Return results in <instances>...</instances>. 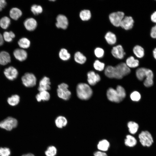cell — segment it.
<instances>
[{"instance_id": "cell-12", "label": "cell", "mask_w": 156, "mask_h": 156, "mask_svg": "<svg viewBox=\"0 0 156 156\" xmlns=\"http://www.w3.org/2000/svg\"><path fill=\"white\" fill-rule=\"evenodd\" d=\"M87 75L88 82V83L91 86H94L101 80L100 75L93 71L88 72Z\"/></svg>"}, {"instance_id": "cell-37", "label": "cell", "mask_w": 156, "mask_h": 156, "mask_svg": "<svg viewBox=\"0 0 156 156\" xmlns=\"http://www.w3.org/2000/svg\"><path fill=\"white\" fill-rule=\"evenodd\" d=\"M57 153V148L53 146H49L45 152L46 156H55Z\"/></svg>"}, {"instance_id": "cell-8", "label": "cell", "mask_w": 156, "mask_h": 156, "mask_svg": "<svg viewBox=\"0 0 156 156\" xmlns=\"http://www.w3.org/2000/svg\"><path fill=\"white\" fill-rule=\"evenodd\" d=\"M106 94L107 99L111 101L119 103L122 101L116 90L112 88L107 90Z\"/></svg>"}, {"instance_id": "cell-30", "label": "cell", "mask_w": 156, "mask_h": 156, "mask_svg": "<svg viewBox=\"0 0 156 156\" xmlns=\"http://www.w3.org/2000/svg\"><path fill=\"white\" fill-rule=\"evenodd\" d=\"M18 44L21 48L27 49L30 46V42L27 38H22L18 41Z\"/></svg>"}, {"instance_id": "cell-23", "label": "cell", "mask_w": 156, "mask_h": 156, "mask_svg": "<svg viewBox=\"0 0 156 156\" xmlns=\"http://www.w3.org/2000/svg\"><path fill=\"white\" fill-rule=\"evenodd\" d=\"M22 14L21 11L19 8L14 7L10 10L9 15L10 17L15 20H17Z\"/></svg>"}, {"instance_id": "cell-45", "label": "cell", "mask_w": 156, "mask_h": 156, "mask_svg": "<svg viewBox=\"0 0 156 156\" xmlns=\"http://www.w3.org/2000/svg\"><path fill=\"white\" fill-rule=\"evenodd\" d=\"M150 36L152 38L156 39V25L153 27L151 28Z\"/></svg>"}, {"instance_id": "cell-27", "label": "cell", "mask_w": 156, "mask_h": 156, "mask_svg": "<svg viewBox=\"0 0 156 156\" xmlns=\"http://www.w3.org/2000/svg\"><path fill=\"white\" fill-rule=\"evenodd\" d=\"M105 38L107 42L110 44H114L116 42V36L112 32H107L105 34Z\"/></svg>"}, {"instance_id": "cell-46", "label": "cell", "mask_w": 156, "mask_h": 156, "mask_svg": "<svg viewBox=\"0 0 156 156\" xmlns=\"http://www.w3.org/2000/svg\"><path fill=\"white\" fill-rule=\"evenodd\" d=\"M151 19L152 22L156 23V11L152 14L151 16Z\"/></svg>"}, {"instance_id": "cell-2", "label": "cell", "mask_w": 156, "mask_h": 156, "mask_svg": "<svg viewBox=\"0 0 156 156\" xmlns=\"http://www.w3.org/2000/svg\"><path fill=\"white\" fill-rule=\"evenodd\" d=\"M138 137L140 143L143 147H150L154 143L152 135L147 130L141 131L139 134Z\"/></svg>"}, {"instance_id": "cell-18", "label": "cell", "mask_w": 156, "mask_h": 156, "mask_svg": "<svg viewBox=\"0 0 156 156\" xmlns=\"http://www.w3.org/2000/svg\"><path fill=\"white\" fill-rule=\"evenodd\" d=\"M137 142L138 141L136 138L133 135L130 134L127 135L124 140V143L125 146L130 148L135 146Z\"/></svg>"}, {"instance_id": "cell-1", "label": "cell", "mask_w": 156, "mask_h": 156, "mask_svg": "<svg viewBox=\"0 0 156 156\" xmlns=\"http://www.w3.org/2000/svg\"><path fill=\"white\" fill-rule=\"evenodd\" d=\"M76 92L77 96L80 99L86 100L89 99L92 95V89L88 84L80 83L77 86Z\"/></svg>"}, {"instance_id": "cell-7", "label": "cell", "mask_w": 156, "mask_h": 156, "mask_svg": "<svg viewBox=\"0 0 156 156\" xmlns=\"http://www.w3.org/2000/svg\"><path fill=\"white\" fill-rule=\"evenodd\" d=\"M124 16L125 14L123 12L118 11L111 13L109 15V18L113 25L118 27L120 26V23Z\"/></svg>"}, {"instance_id": "cell-4", "label": "cell", "mask_w": 156, "mask_h": 156, "mask_svg": "<svg viewBox=\"0 0 156 156\" xmlns=\"http://www.w3.org/2000/svg\"><path fill=\"white\" fill-rule=\"evenodd\" d=\"M68 85L66 83H62L58 85L57 90L58 96L65 100H68L71 95V92L68 90Z\"/></svg>"}, {"instance_id": "cell-29", "label": "cell", "mask_w": 156, "mask_h": 156, "mask_svg": "<svg viewBox=\"0 0 156 156\" xmlns=\"http://www.w3.org/2000/svg\"><path fill=\"white\" fill-rule=\"evenodd\" d=\"M74 60L75 61L80 64H83L86 61V57L79 51L76 52L74 55Z\"/></svg>"}, {"instance_id": "cell-51", "label": "cell", "mask_w": 156, "mask_h": 156, "mask_svg": "<svg viewBox=\"0 0 156 156\" xmlns=\"http://www.w3.org/2000/svg\"><path fill=\"white\" fill-rule=\"evenodd\" d=\"M2 8L0 6V11H2Z\"/></svg>"}, {"instance_id": "cell-25", "label": "cell", "mask_w": 156, "mask_h": 156, "mask_svg": "<svg viewBox=\"0 0 156 156\" xmlns=\"http://www.w3.org/2000/svg\"><path fill=\"white\" fill-rule=\"evenodd\" d=\"M126 64L129 68H134L139 65V61L137 59H135L133 56L128 57L126 60Z\"/></svg>"}, {"instance_id": "cell-20", "label": "cell", "mask_w": 156, "mask_h": 156, "mask_svg": "<svg viewBox=\"0 0 156 156\" xmlns=\"http://www.w3.org/2000/svg\"><path fill=\"white\" fill-rule=\"evenodd\" d=\"M146 77V78L144 82V85L147 87H151L153 83V74L151 70L148 69Z\"/></svg>"}, {"instance_id": "cell-33", "label": "cell", "mask_w": 156, "mask_h": 156, "mask_svg": "<svg viewBox=\"0 0 156 156\" xmlns=\"http://www.w3.org/2000/svg\"><path fill=\"white\" fill-rule=\"evenodd\" d=\"M59 56L61 59L63 61H67L70 57V54L65 49H61L59 53Z\"/></svg>"}, {"instance_id": "cell-44", "label": "cell", "mask_w": 156, "mask_h": 156, "mask_svg": "<svg viewBox=\"0 0 156 156\" xmlns=\"http://www.w3.org/2000/svg\"><path fill=\"white\" fill-rule=\"evenodd\" d=\"M93 156H108L106 152L97 150L93 153Z\"/></svg>"}, {"instance_id": "cell-35", "label": "cell", "mask_w": 156, "mask_h": 156, "mask_svg": "<svg viewBox=\"0 0 156 156\" xmlns=\"http://www.w3.org/2000/svg\"><path fill=\"white\" fill-rule=\"evenodd\" d=\"M114 67L112 66H108L105 70V74L106 77L109 78H114Z\"/></svg>"}, {"instance_id": "cell-38", "label": "cell", "mask_w": 156, "mask_h": 156, "mask_svg": "<svg viewBox=\"0 0 156 156\" xmlns=\"http://www.w3.org/2000/svg\"><path fill=\"white\" fill-rule=\"evenodd\" d=\"M31 10L34 15H37L42 12L43 9L41 6L34 4L31 6Z\"/></svg>"}, {"instance_id": "cell-24", "label": "cell", "mask_w": 156, "mask_h": 156, "mask_svg": "<svg viewBox=\"0 0 156 156\" xmlns=\"http://www.w3.org/2000/svg\"><path fill=\"white\" fill-rule=\"evenodd\" d=\"M50 97L49 93L47 91L40 92L36 96V98L38 102L48 101Z\"/></svg>"}, {"instance_id": "cell-31", "label": "cell", "mask_w": 156, "mask_h": 156, "mask_svg": "<svg viewBox=\"0 0 156 156\" xmlns=\"http://www.w3.org/2000/svg\"><path fill=\"white\" fill-rule=\"evenodd\" d=\"M91 16L90 11L88 10H84L81 11L79 13V16L83 21L89 20Z\"/></svg>"}, {"instance_id": "cell-19", "label": "cell", "mask_w": 156, "mask_h": 156, "mask_svg": "<svg viewBox=\"0 0 156 156\" xmlns=\"http://www.w3.org/2000/svg\"><path fill=\"white\" fill-rule=\"evenodd\" d=\"M127 126L130 134L133 135L137 133L139 128V124L132 121H129L127 123Z\"/></svg>"}, {"instance_id": "cell-34", "label": "cell", "mask_w": 156, "mask_h": 156, "mask_svg": "<svg viewBox=\"0 0 156 156\" xmlns=\"http://www.w3.org/2000/svg\"><path fill=\"white\" fill-rule=\"evenodd\" d=\"M20 101V97L18 95L15 94L8 98L7 100L8 103L10 105L14 106L17 105Z\"/></svg>"}, {"instance_id": "cell-9", "label": "cell", "mask_w": 156, "mask_h": 156, "mask_svg": "<svg viewBox=\"0 0 156 156\" xmlns=\"http://www.w3.org/2000/svg\"><path fill=\"white\" fill-rule=\"evenodd\" d=\"M55 23L56 27L64 29H66L68 25V22L67 18L64 15L59 14L56 18Z\"/></svg>"}, {"instance_id": "cell-40", "label": "cell", "mask_w": 156, "mask_h": 156, "mask_svg": "<svg viewBox=\"0 0 156 156\" xmlns=\"http://www.w3.org/2000/svg\"><path fill=\"white\" fill-rule=\"evenodd\" d=\"M116 90L118 92L120 97L122 101L126 96V92L125 89L121 86L118 85L117 86Z\"/></svg>"}, {"instance_id": "cell-16", "label": "cell", "mask_w": 156, "mask_h": 156, "mask_svg": "<svg viewBox=\"0 0 156 156\" xmlns=\"http://www.w3.org/2000/svg\"><path fill=\"white\" fill-rule=\"evenodd\" d=\"M110 146L109 141L106 139H103L98 142L96 146L98 150L106 152L109 150Z\"/></svg>"}, {"instance_id": "cell-32", "label": "cell", "mask_w": 156, "mask_h": 156, "mask_svg": "<svg viewBox=\"0 0 156 156\" xmlns=\"http://www.w3.org/2000/svg\"><path fill=\"white\" fill-rule=\"evenodd\" d=\"M10 22L9 18L6 16H4L0 20V26L3 29H6L9 26Z\"/></svg>"}, {"instance_id": "cell-41", "label": "cell", "mask_w": 156, "mask_h": 156, "mask_svg": "<svg viewBox=\"0 0 156 156\" xmlns=\"http://www.w3.org/2000/svg\"><path fill=\"white\" fill-rule=\"evenodd\" d=\"M130 97L132 101H138L140 100L141 96L139 92L137 91H134L131 93Z\"/></svg>"}, {"instance_id": "cell-36", "label": "cell", "mask_w": 156, "mask_h": 156, "mask_svg": "<svg viewBox=\"0 0 156 156\" xmlns=\"http://www.w3.org/2000/svg\"><path fill=\"white\" fill-rule=\"evenodd\" d=\"M15 36V34L12 31H5L3 36V40L8 42H11Z\"/></svg>"}, {"instance_id": "cell-48", "label": "cell", "mask_w": 156, "mask_h": 156, "mask_svg": "<svg viewBox=\"0 0 156 156\" xmlns=\"http://www.w3.org/2000/svg\"><path fill=\"white\" fill-rule=\"evenodd\" d=\"M3 36L0 33V46H1L3 44Z\"/></svg>"}, {"instance_id": "cell-43", "label": "cell", "mask_w": 156, "mask_h": 156, "mask_svg": "<svg viewBox=\"0 0 156 156\" xmlns=\"http://www.w3.org/2000/svg\"><path fill=\"white\" fill-rule=\"evenodd\" d=\"M94 53L95 56L98 58H102L104 55V51L103 49L100 47L96 48L94 51Z\"/></svg>"}, {"instance_id": "cell-28", "label": "cell", "mask_w": 156, "mask_h": 156, "mask_svg": "<svg viewBox=\"0 0 156 156\" xmlns=\"http://www.w3.org/2000/svg\"><path fill=\"white\" fill-rule=\"evenodd\" d=\"M133 51L135 55L139 58H142L144 55V49L139 45H136L133 47Z\"/></svg>"}, {"instance_id": "cell-42", "label": "cell", "mask_w": 156, "mask_h": 156, "mask_svg": "<svg viewBox=\"0 0 156 156\" xmlns=\"http://www.w3.org/2000/svg\"><path fill=\"white\" fill-rule=\"evenodd\" d=\"M11 154L10 149L7 147L0 148V156H9Z\"/></svg>"}, {"instance_id": "cell-21", "label": "cell", "mask_w": 156, "mask_h": 156, "mask_svg": "<svg viewBox=\"0 0 156 156\" xmlns=\"http://www.w3.org/2000/svg\"><path fill=\"white\" fill-rule=\"evenodd\" d=\"M11 57L9 54L5 51L0 52V64L5 65L11 62Z\"/></svg>"}, {"instance_id": "cell-10", "label": "cell", "mask_w": 156, "mask_h": 156, "mask_svg": "<svg viewBox=\"0 0 156 156\" xmlns=\"http://www.w3.org/2000/svg\"><path fill=\"white\" fill-rule=\"evenodd\" d=\"M134 23V20L132 17L125 16L122 20L120 26L125 30H129L133 27Z\"/></svg>"}, {"instance_id": "cell-39", "label": "cell", "mask_w": 156, "mask_h": 156, "mask_svg": "<svg viewBox=\"0 0 156 156\" xmlns=\"http://www.w3.org/2000/svg\"><path fill=\"white\" fill-rule=\"evenodd\" d=\"M105 64L100 62L98 60H95L93 64V66L94 69L99 71L103 70L105 68Z\"/></svg>"}, {"instance_id": "cell-22", "label": "cell", "mask_w": 156, "mask_h": 156, "mask_svg": "<svg viewBox=\"0 0 156 156\" xmlns=\"http://www.w3.org/2000/svg\"><path fill=\"white\" fill-rule=\"evenodd\" d=\"M67 120L64 116H60L56 118L55 120V123L56 126L60 129L62 128L67 125Z\"/></svg>"}, {"instance_id": "cell-49", "label": "cell", "mask_w": 156, "mask_h": 156, "mask_svg": "<svg viewBox=\"0 0 156 156\" xmlns=\"http://www.w3.org/2000/svg\"><path fill=\"white\" fill-rule=\"evenodd\" d=\"M153 55L154 58L156 60V48H155L153 51Z\"/></svg>"}, {"instance_id": "cell-47", "label": "cell", "mask_w": 156, "mask_h": 156, "mask_svg": "<svg viewBox=\"0 0 156 156\" xmlns=\"http://www.w3.org/2000/svg\"><path fill=\"white\" fill-rule=\"evenodd\" d=\"M7 5V2L5 0H0V6L3 9Z\"/></svg>"}, {"instance_id": "cell-50", "label": "cell", "mask_w": 156, "mask_h": 156, "mask_svg": "<svg viewBox=\"0 0 156 156\" xmlns=\"http://www.w3.org/2000/svg\"><path fill=\"white\" fill-rule=\"evenodd\" d=\"M22 156H35L34 154L31 153H28L23 155Z\"/></svg>"}, {"instance_id": "cell-5", "label": "cell", "mask_w": 156, "mask_h": 156, "mask_svg": "<svg viewBox=\"0 0 156 156\" xmlns=\"http://www.w3.org/2000/svg\"><path fill=\"white\" fill-rule=\"evenodd\" d=\"M17 125L16 119L11 117H8L0 122V127L8 131L16 128Z\"/></svg>"}, {"instance_id": "cell-26", "label": "cell", "mask_w": 156, "mask_h": 156, "mask_svg": "<svg viewBox=\"0 0 156 156\" xmlns=\"http://www.w3.org/2000/svg\"><path fill=\"white\" fill-rule=\"evenodd\" d=\"M148 69L145 68H140L136 71V75L137 78L140 81H142L146 77Z\"/></svg>"}, {"instance_id": "cell-17", "label": "cell", "mask_w": 156, "mask_h": 156, "mask_svg": "<svg viewBox=\"0 0 156 156\" xmlns=\"http://www.w3.org/2000/svg\"><path fill=\"white\" fill-rule=\"evenodd\" d=\"M24 26L27 30L29 31L34 30L36 28L37 23L36 21L32 18L26 19L24 22Z\"/></svg>"}, {"instance_id": "cell-14", "label": "cell", "mask_w": 156, "mask_h": 156, "mask_svg": "<svg viewBox=\"0 0 156 156\" xmlns=\"http://www.w3.org/2000/svg\"><path fill=\"white\" fill-rule=\"evenodd\" d=\"M51 82L49 78L45 76L40 81L38 90L39 92L50 90Z\"/></svg>"}, {"instance_id": "cell-6", "label": "cell", "mask_w": 156, "mask_h": 156, "mask_svg": "<svg viewBox=\"0 0 156 156\" xmlns=\"http://www.w3.org/2000/svg\"><path fill=\"white\" fill-rule=\"evenodd\" d=\"M21 80L23 84L27 87H31L35 86L36 83V78L35 75L31 73H25L22 77Z\"/></svg>"}, {"instance_id": "cell-3", "label": "cell", "mask_w": 156, "mask_h": 156, "mask_svg": "<svg viewBox=\"0 0 156 156\" xmlns=\"http://www.w3.org/2000/svg\"><path fill=\"white\" fill-rule=\"evenodd\" d=\"M130 72V68L125 63H120L114 67V78L121 79L123 77L129 74Z\"/></svg>"}, {"instance_id": "cell-15", "label": "cell", "mask_w": 156, "mask_h": 156, "mask_svg": "<svg viewBox=\"0 0 156 156\" xmlns=\"http://www.w3.org/2000/svg\"><path fill=\"white\" fill-rule=\"evenodd\" d=\"M13 55L17 60L20 61H23L25 60L27 57V52L24 50L21 49H17L13 52Z\"/></svg>"}, {"instance_id": "cell-11", "label": "cell", "mask_w": 156, "mask_h": 156, "mask_svg": "<svg viewBox=\"0 0 156 156\" xmlns=\"http://www.w3.org/2000/svg\"><path fill=\"white\" fill-rule=\"evenodd\" d=\"M4 73L6 77L10 80H13L16 79L18 74L17 69L12 66L5 68Z\"/></svg>"}, {"instance_id": "cell-13", "label": "cell", "mask_w": 156, "mask_h": 156, "mask_svg": "<svg viewBox=\"0 0 156 156\" xmlns=\"http://www.w3.org/2000/svg\"><path fill=\"white\" fill-rule=\"evenodd\" d=\"M111 53L115 57L119 59L123 58L125 54L122 46L120 45L113 47Z\"/></svg>"}]
</instances>
